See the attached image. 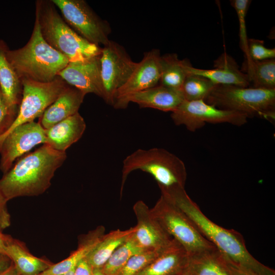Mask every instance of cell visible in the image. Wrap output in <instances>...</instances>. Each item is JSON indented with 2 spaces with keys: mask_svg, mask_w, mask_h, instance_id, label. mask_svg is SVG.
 <instances>
[{
  "mask_svg": "<svg viewBox=\"0 0 275 275\" xmlns=\"http://www.w3.org/2000/svg\"><path fill=\"white\" fill-rule=\"evenodd\" d=\"M160 252L145 250L134 255L129 259L118 275H136L151 263Z\"/></svg>",
  "mask_w": 275,
  "mask_h": 275,
  "instance_id": "f546056e",
  "label": "cell"
},
{
  "mask_svg": "<svg viewBox=\"0 0 275 275\" xmlns=\"http://www.w3.org/2000/svg\"><path fill=\"white\" fill-rule=\"evenodd\" d=\"M100 54L84 61L69 62L58 75L86 95L93 93L103 99Z\"/></svg>",
  "mask_w": 275,
  "mask_h": 275,
  "instance_id": "9a60e30c",
  "label": "cell"
},
{
  "mask_svg": "<svg viewBox=\"0 0 275 275\" xmlns=\"http://www.w3.org/2000/svg\"><path fill=\"white\" fill-rule=\"evenodd\" d=\"M14 119L0 89V135L8 129Z\"/></svg>",
  "mask_w": 275,
  "mask_h": 275,
  "instance_id": "d6a6232c",
  "label": "cell"
},
{
  "mask_svg": "<svg viewBox=\"0 0 275 275\" xmlns=\"http://www.w3.org/2000/svg\"><path fill=\"white\" fill-rule=\"evenodd\" d=\"M189 275H230L227 259L216 248L188 256Z\"/></svg>",
  "mask_w": 275,
  "mask_h": 275,
  "instance_id": "cb8c5ba5",
  "label": "cell"
},
{
  "mask_svg": "<svg viewBox=\"0 0 275 275\" xmlns=\"http://www.w3.org/2000/svg\"><path fill=\"white\" fill-rule=\"evenodd\" d=\"M93 270L86 258L78 262L73 269L75 275H93Z\"/></svg>",
  "mask_w": 275,
  "mask_h": 275,
  "instance_id": "e575fe53",
  "label": "cell"
},
{
  "mask_svg": "<svg viewBox=\"0 0 275 275\" xmlns=\"http://www.w3.org/2000/svg\"><path fill=\"white\" fill-rule=\"evenodd\" d=\"M105 228L100 226L81 237L76 250L65 259L52 264L39 275H62L73 270L80 260L86 258L104 235Z\"/></svg>",
  "mask_w": 275,
  "mask_h": 275,
  "instance_id": "603a6c76",
  "label": "cell"
},
{
  "mask_svg": "<svg viewBox=\"0 0 275 275\" xmlns=\"http://www.w3.org/2000/svg\"><path fill=\"white\" fill-rule=\"evenodd\" d=\"M137 224L132 236L143 250L161 251L173 240L168 233L152 215L150 209L143 201L133 207Z\"/></svg>",
  "mask_w": 275,
  "mask_h": 275,
  "instance_id": "4fadbf2b",
  "label": "cell"
},
{
  "mask_svg": "<svg viewBox=\"0 0 275 275\" xmlns=\"http://www.w3.org/2000/svg\"><path fill=\"white\" fill-rule=\"evenodd\" d=\"M188 255L173 239L170 244L136 275H175L185 270Z\"/></svg>",
  "mask_w": 275,
  "mask_h": 275,
  "instance_id": "d6986e66",
  "label": "cell"
},
{
  "mask_svg": "<svg viewBox=\"0 0 275 275\" xmlns=\"http://www.w3.org/2000/svg\"><path fill=\"white\" fill-rule=\"evenodd\" d=\"M135 229L134 226L126 230L117 229L105 234L86 258L93 269H101L114 251L126 241Z\"/></svg>",
  "mask_w": 275,
  "mask_h": 275,
  "instance_id": "d4e9b609",
  "label": "cell"
},
{
  "mask_svg": "<svg viewBox=\"0 0 275 275\" xmlns=\"http://www.w3.org/2000/svg\"><path fill=\"white\" fill-rule=\"evenodd\" d=\"M248 56L255 61H261L275 58V48L266 47L262 40L249 39Z\"/></svg>",
  "mask_w": 275,
  "mask_h": 275,
  "instance_id": "1f68e13d",
  "label": "cell"
},
{
  "mask_svg": "<svg viewBox=\"0 0 275 275\" xmlns=\"http://www.w3.org/2000/svg\"><path fill=\"white\" fill-rule=\"evenodd\" d=\"M21 82L22 93L17 114L8 129L0 135V147L6 136L15 127L40 118L69 85L59 75L48 82L25 79Z\"/></svg>",
  "mask_w": 275,
  "mask_h": 275,
  "instance_id": "ba28073f",
  "label": "cell"
},
{
  "mask_svg": "<svg viewBox=\"0 0 275 275\" xmlns=\"http://www.w3.org/2000/svg\"><path fill=\"white\" fill-rule=\"evenodd\" d=\"M12 263V261L10 258L0 252V274L9 267Z\"/></svg>",
  "mask_w": 275,
  "mask_h": 275,
  "instance_id": "8d00e7d4",
  "label": "cell"
},
{
  "mask_svg": "<svg viewBox=\"0 0 275 275\" xmlns=\"http://www.w3.org/2000/svg\"><path fill=\"white\" fill-rule=\"evenodd\" d=\"M5 254L12 261L19 275H39L53 264L33 255L22 242L10 235L7 240Z\"/></svg>",
  "mask_w": 275,
  "mask_h": 275,
  "instance_id": "7402d4cb",
  "label": "cell"
},
{
  "mask_svg": "<svg viewBox=\"0 0 275 275\" xmlns=\"http://www.w3.org/2000/svg\"><path fill=\"white\" fill-rule=\"evenodd\" d=\"M205 101L219 108L245 114L249 118L274 119L275 89L216 85Z\"/></svg>",
  "mask_w": 275,
  "mask_h": 275,
  "instance_id": "8992f818",
  "label": "cell"
},
{
  "mask_svg": "<svg viewBox=\"0 0 275 275\" xmlns=\"http://www.w3.org/2000/svg\"><path fill=\"white\" fill-rule=\"evenodd\" d=\"M184 100L180 91L157 85L132 94L113 106L125 108L129 102L138 104L141 108H152L163 112L174 111Z\"/></svg>",
  "mask_w": 275,
  "mask_h": 275,
  "instance_id": "2e32d148",
  "label": "cell"
},
{
  "mask_svg": "<svg viewBox=\"0 0 275 275\" xmlns=\"http://www.w3.org/2000/svg\"><path fill=\"white\" fill-rule=\"evenodd\" d=\"M150 211L168 234L184 248L188 256L215 248L180 209L162 195Z\"/></svg>",
  "mask_w": 275,
  "mask_h": 275,
  "instance_id": "52a82bcc",
  "label": "cell"
},
{
  "mask_svg": "<svg viewBox=\"0 0 275 275\" xmlns=\"http://www.w3.org/2000/svg\"><path fill=\"white\" fill-rule=\"evenodd\" d=\"M171 118L176 125H184L195 132L207 123H229L240 126L244 125L249 117L237 112L219 108L205 100H183L172 112Z\"/></svg>",
  "mask_w": 275,
  "mask_h": 275,
  "instance_id": "30bf717a",
  "label": "cell"
},
{
  "mask_svg": "<svg viewBox=\"0 0 275 275\" xmlns=\"http://www.w3.org/2000/svg\"><path fill=\"white\" fill-rule=\"evenodd\" d=\"M86 94L68 85L39 118V123L47 129L78 113Z\"/></svg>",
  "mask_w": 275,
  "mask_h": 275,
  "instance_id": "ac0fdd59",
  "label": "cell"
},
{
  "mask_svg": "<svg viewBox=\"0 0 275 275\" xmlns=\"http://www.w3.org/2000/svg\"><path fill=\"white\" fill-rule=\"evenodd\" d=\"M216 85L199 75L188 74L180 89L184 100H206Z\"/></svg>",
  "mask_w": 275,
  "mask_h": 275,
  "instance_id": "f1b7e54d",
  "label": "cell"
},
{
  "mask_svg": "<svg viewBox=\"0 0 275 275\" xmlns=\"http://www.w3.org/2000/svg\"><path fill=\"white\" fill-rule=\"evenodd\" d=\"M189 63L186 60L179 59L176 53L161 56V76L159 85L180 91L188 74L187 66Z\"/></svg>",
  "mask_w": 275,
  "mask_h": 275,
  "instance_id": "4316f807",
  "label": "cell"
},
{
  "mask_svg": "<svg viewBox=\"0 0 275 275\" xmlns=\"http://www.w3.org/2000/svg\"><path fill=\"white\" fill-rule=\"evenodd\" d=\"M62 275H75L74 273V271H73V269L69 271V272H67Z\"/></svg>",
  "mask_w": 275,
  "mask_h": 275,
  "instance_id": "60d3db41",
  "label": "cell"
},
{
  "mask_svg": "<svg viewBox=\"0 0 275 275\" xmlns=\"http://www.w3.org/2000/svg\"><path fill=\"white\" fill-rule=\"evenodd\" d=\"M241 70L245 74L253 87L275 89V59L255 61L244 57Z\"/></svg>",
  "mask_w": 275,
  "mask_h": 275,
  "instance_id": "484cf974",
  "label": "cell"
},
{
  "mask_svg": "<svg viewBox=\"0 0 275 275\" xmlns=\"http://www.w3.org/2000/svg\"><path fill=\"white\" fill-rule=\"evenodd\" d=\"M0 275H19V274L13 263H12L11 266L2 272Z\"/></svg>",
  "mask_w": 275,
  "mask_h": 275,
  "instance_id": "f35d334b",
  "label": "cell"
},
{
  "mask_svg": "<svg viewBox=\"0 0 275 275\" xmlns=\"http://www.w3.org/2000/svg\"><path fill=\"white\" fill-rule=\"evenodd\" d=\"M187 74L204 77L216 85H233L249 87L250 82L235 60L226 52L214 62L213 68L205 69L194 67L189 63L187 66Z\"/></svg>",
  "mask_w": 275,
  "mask_h": 275,
  "instance_id": "e0dca14e",
  "label": "cell"
},
{
  "mask_svg": "<svg viewBox=\"0 0 275 275\" xmlns=\"http://www.w3.org/2000/svg\"><path fill=\"white\" fill-rule=\"evenodd\" d=\"M125 49L110 40L102 47L100 54L103 99L113 106L118 90L128 80L136 65Z\"/></svg>",
  "mask_w": 275,
  "mask_h": 275,
  "instance_id": "8fae6325",
  "label": "cell"
},
{
  "mask_svg": "<svg viewBox=\"0 0 275 275\" xmlns=\"http://www.w3.org/2000/svg\"><path fill=\"white\" fill-rule=\"evenodd\" d=\"M160 51L153 49L145 53L126 82L117 91L115 102L122 100L130 94L154 87L159 84L161 76Z\"/></svg>",
  "mask_w": 275,
  "mask_h": 275,
  "instance_id": "5bb4252c",
  "label": "cell"
},
{
  "mask_svg": "<svg viewBox=\"0 0 275 275\" xmlns=\"http://www.w3.org/2000/svg\"><path fill=\"white\" fill-rule=\"evenodd\" d=\"M160 189L161 195L180 209L202 236L229 261L260 275H275L272 269L259 262L249 253L240 233L222 227L209 219L189 197L184 187Z\"/></svg>",
  "mask_w": 275,
  "mask_h": 275,
  "instance_id": "6da1fadb",
  "label": "cell"
},
{
  "mask_svg": "<svg viewBox=\"0 0 275 275\" xmlns=\"http://www.w3.org/2000/svg\"><path fill=\"white\" fill-rule=\"evenodd\" d=\"M132 234L126 241L114 251L106 263L100 269L105 275H118L131 257L145 251L137 244Z\"/></svg>",
  "mask_w": 275,
  "mask_h": 275,
  "instance_id": "83f0119b",
  "label": "cell"
},
{
  "mask_svg": "<svg viewBox=\"0 0 275 275\" xmlns=\"http://www.w3.org/2000/svg\"><path fill=\"white\" fill-rule=\"evenodd\" d=\"M227 261L230 275H260L238 267L228 260Z\"/></svg>",
  "mask_w": 275,
  "mask_h": 275,
  "instance_id": "d590c367",
  "label": "cell"
},
{
  "mask_svg": "<svg viewBox=\"0 0 275 275\" xmlns=\"http://www.w3.org/2000/svg\"><path fill=\"white\" fill-rule=\"evenodd\" d=\"M35 18L46 42L69 62L84 61L101 54L102 47L74 31L63 19L51 1L36 2Z\"/></svg>",
  "mask_w": 275,
  "mask_h": 275,
  "instance_id": "277c9868",
  "label": "cell"
},
{
  "mask_svg": "<svg viewBox=\"0 0 275 275\" xmlns=\"http://www.w3.org/2000/svg\"><path fill=\"white\" fill-rule=\"evenodd\" d=\"M251 1L231 0L230 3L235 9L239 22V36L240 47L244 54L248 56L249 38L247 36L245 18Z\"/></svg>",
  "mask_w": 275,
  "mask_h": 275,
  "instance_id": "4dcf8cb0",
  "label": "cell"
},
{
  "mask_svg": "<svg viewBox=\"0 0 275 275\" xmlns=\"http://www.w3.org/2000/svg\"><path fill=\"white\" fill-rule=\"evenodd\" d=\"M8 201L0 190V230L9 227L11 225V216L8 212L7 203Z\"/></svg>",
  "mask_w": 275,
  "mask_h": 275,
  "instance_id": "836d02e7",
  "label": "cell"
},
{
  "mask_svg": "<svg viewBox=\"0 0 275 275\" xmlns=\"http://www.w3.org/2000/svg\"><path fill=\"white\" fill-rule=\"evenodd\" d=\"M8 237V235L4 234L0 230V252L4 254H5V250Z\"/></svg>",
  "mask_w": 275,
  "mask_h": 275,
  "instance_id": "74e56055",
  "label": "cell"
},
{
  "mask_svg": "<svg viewBox=\"0 0 275 275\" xmlns=\"http://www.w3.org/2000/svg\"><path fill=\"white\" fill-rule=\"evenodd\" d=\"M8 49L0 40V89L9 110L15 118L22 93L21 82L6 57Z\"/></svg>",
  "mask_w": 275,
  "mask_h": 275,
  "instance_id": "44dd1931",
  "label": "cell"
},
{
  "mask_svg": "<svg viewBox=\"0 0 275 275\" xmlns=\"http://www.w3.org/2000/svg\"><path fill=\"white\" fill-rule=\"evenodd\" d=\"M46 142L45 129L32 121L15 127L3 140L1 147L0 169L6 173L14 162L36 146Z\"/></svg>",
  "mask_w": 275,
  "mask_h": 275,
  "instance_id": "7c38bea8",
  "label": "cell"
},
{
  "mask_svg": "<svg viewBox=\"0 0 275 275\" xmlns=\"http://www.w3.org/2000/svg\"><path fill=\"white\" fill-rule=\"evenodd\" d=\"M86 128L85 121L78 112L45 129V144L57 151L65 152L81 138Z\"/></svg>",
  "mask_w": 275,
  "mask_h": 275,
  "instance_id": "ffe728a7",
  "label": "cell"
},
{
  "mask_svg": "<svg viewBox=\"0 0 275 275\" xmlns=\"http://www.w3.org/2000/svg\"><path fill=\"white\" fill-rule=\"evenodd\" d=\"M175 275H189L187 272L185 271V270L181 272H180L179 273H177Z\"/></svg>",
  "mask_w": 275,
  "mask_h": 275,
  "instance_id": "b9f144b4",
  "label": "cell"
},
{
  "mask_svg": "<svg viewBox=\"0 0 275 275\" xmlns=\"http://www.w3.org/2000/svg\"><path fill=\"white\" fill-rule=\"evenodd\" d=\"M60 10L66 22L89 42L100 46L110 40L111 29L84 0H51Z\"/></svg>",
  "mask_w": 275,
  "mask_h": 275,
  "instance_id": "9c48e42d",
  "label": "cell"
},
{
  "mask_svg": "<svg viewBox=\"0 0 275 275\" xmlns=\"http://www.w3.org/2000/svg\"><path fill=\"white\" fill-rule=\"evenodd\" d=\"M135 170L151 175L159 188L184 187L187 179L184 162L174 154L160 148L139 149L123 161L121 196L128 176Z\"/></svg>",
  "mask_w": 275,
  "mask_h": 275,
  "instance_id": "5b68a950",
  "label": "cell"
},
{
  "mask_svg": "<svg viewBox=\"0 0 275 275\" xmlns=\"http://www.w3.org/2000/svg\"><path fill=\"white\" fill-rule=\"evenodd\" d=\"M6 57L20 81L31 80L41 82L53 80L69 62L62 54L44 39L38 20L35 18L32 35L22 47L9 48Z\"/></svg>",
  "mask_w": 275,
  "mask_h": 275,
  "instance_id": "3957f363",
  "label": "cell"
},
{
  "mask_svg": "<svg viewBox=\"0 0 275 275\" xmlns=\"http://www.w3.org/2000/svg\"><path fill=\"white\" fill-rule=\"evenodd\" d=\"M93 275H105L99 269H94Z\"/></svg>",
  "mask_w": 275,
  "mask_h": 275,
  "instance_id": "ab89813d",
  "label": "cell"
},
{
  "mask_svg": "<svg viewBox=\"0 0 275 275\" xmlns=\"http://www.w3.org/2000/svg\"><path fill=\"white\" fill-rule=\"evenodd\" d=\"M65 152L47 144L19 159L0 179V190L8 201L44 193L50 186L56 171L64 163Z\"/></svg>",
  "mask_w": 275,
  "mask_h": 275,
  "instance_id": "7a4b0ae2",
  "label": "cell"
}]
</instances>
